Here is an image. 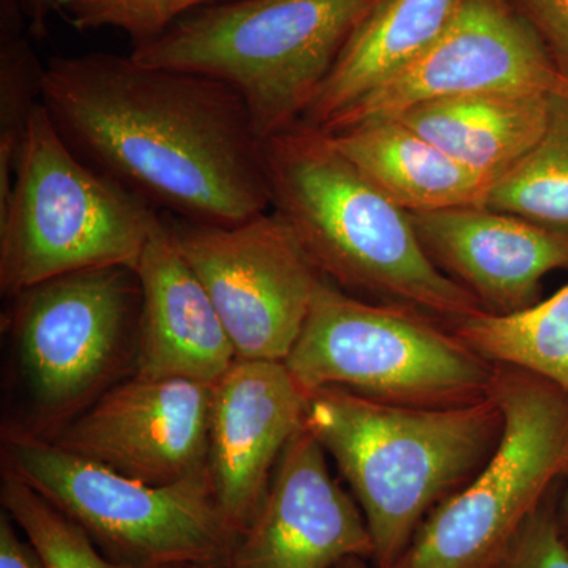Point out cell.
Returning a JSON list of instances; mask_svg holds the SVG:
<instances>
[{
	"mask_svg": "<svg viewBox=\"0 0 568 568\" xmlns=\"http://www.w3.org/2000/svg\"><path fill=\"white\" fill-rule=\"evenodd\" d=\"M496 365L499 446L425 518L392 568H499L526 519L568 480V392L528 369Z\"/></svg>",
	"mask_w": 568,
	"mask_h": 568,
	"instance_id": "8",
	"label": "cell"
},
{
	"mask_svg": "<svg viewBox=\"0 0 568 568\" xmlns=\"http://www.w3.org/2000/svg\"><path fill=\"white\" fill-rule=\"evenodd\" d=\"M568 81V0H510Z\"/></svg>",
	"mask_w": 568,
	"mask_h": 568,
	"instance_id": "26",
	"label": "cell"
},
{
	"mask_svg": "<svg viewBox=\"0 0 568 568\" xmlns=\"http://www.w3.org/2000/svg\"><path fill=\"white\" fill-rule=\"evenodd\" d=\"M454 332L488 361L528 369L568 392V284L517 315L480 313Z\"/></svg>",
	"mask_w": 568,
	"mask_h": 568,
	"instance_id": "20",
	"label": "cell"
},
{
	"mask_svg": "<svg viewBox=\"0 0 568 568\" xmlns=\"http://www.w3.org/2000/svg\"><path fill=\"white\" fill-rule=\"evenodd\" d=\"M28 14L29 36L44 39L48 36V21L55 11V0H24Z\"/></svg>",
	"mask_w": 568,
	"mask_h": 568,
	"instance_id": "28",
	"label": "cell"
},
{
	"mask_svg": "<svg viewBox=\"0 0 568 568\" xmlns=\"http://www.w3.org/2000/svg\"><path fill=\"white\" fill-rule=\"evenodd\" d=\"M387 0H226L186 14L134 61L241 93L263 140L304 119L346 44Z\"/></svg>",
	"mask_w": 568,
	"mask_h": 568,
	"instance_id": "4",
	"label": "cell"
},
{
	"mask_svg": "<svg viewBox=\"0 0 568 568\" xmlns=\"http://www.w3.org/2000/svg\"><path fill=\"white\" fill-rule=\"evenodd\" d=\"M0 568H44L31 541L18 536L17 523L6 510L0 515Z\"/></svg>",
	"mask_w": 568,
	"mask_h": 568,
	"instance_id": "27",
	"label": "cell"
},
{
	"mask_svg": "<svg viewBox=\"0 0 568 568\" xmlns=\"http://www.w3.org/2000/svg\"><path fill=\"white\" fill-rule=\"evenodd\" d=\"M283 364L306 396L342 388L410 407L484 402L491 396L497 366L446 325L355 297L324 276Z\"/></svg>",
	"mask_w": 568,
	"mask_h": 568,
	"instance_id": "6",
	"label": "cell"
},
{
	"mask_svg": "<svg viewBox=\"0 0 568 568\" xmlns=\"http://www.w3.org/2000/svg\"><path fill=\"white\" fill-rule=\"evenodd\" d=\"M162 213L71 151L43 103L29 118L0 203V291L89 268H136Z\"/></svg>",
	"mask_w": 568,
	"mask_h": 568,
	"instance_id": "5",
	"label": "cell"
},
{
	"mask_svg": "<svg viewBox=\"0 0 568 568\" xmlns=\"http://www.w3.org/2000/svg\"><path fill=\"white\" fill-rule=\"evenodd\" d=\"M141 286L134 376L215 384L237 361L207 291L179 252L164 215L136 268Z\"/></svg>",
	"mask_w": 568,
	"mask_h": 568,
	"instance_id": "16",
	"label": "cell"
},
{
	"mask_svg": "<svg viewBox=\"0 0 568 568\" xmlns=\"http://www.w3.org/2000/svg\"><path fill=\"white\" fill-rule=\"evenodd\" d=\"M327 136L377 192L407 213L487 204L493 185L488 178L463 166L396 119Z\"/></svg>",
	"mask_w": 568,
	"mask_h": 568,
	"instance_id": "18",
	"label": "cell"
},
{
	"mask_svg": "<svg viewBox=\"0 0 568 568\" xmlns=\"http://www.w3.org/2000/svg\"><path fill=\"white\" fill-rule=\"evenodd\" d=\"M551 97L532 91L465 93L418 103L395 119L495 183L544 136Z\"/></svg>",
	"mask_w": 568,
	"mask_h": 568,
	"instance_id": "17",
	"label": "cell"
},
{
	"mask_svg": "<svg viewBox=\"0 0 568 568\" xmlns=\"http://www.w3.org/2000/svg\"><path fill=\"white\" fill-rule=\"evenodd\" d=\"M409 215L429 261L488 315L525 312L540 302L545 275L568 271V235L514 213L480 205Z\"/></svg>",
	"mask_w": 568,
	"mask_h": 568,
	"instance_id": "15",
	"label": "cell"
},
{
	"mask_svg": "<svg viewBox=\"0 0 568 568\" xmlns=\"http://www.w3.org/2000/svg\"><path fill=\"white\" fill-rule=\"evenodd\" d=\"M162 568H224L220 566H211V564H181V566H170Z\"/></svg>",
	"mask_w": 568,
	"mask_h": 568,
	"instance_id": "31",
	"label": "cell"
},
{
	"mask_svg": "<svg viewBox=\"0 0 568 568\" xmlns=\"http://www.w3.org/2000/svg\"><path fill=\"white\" fill-rule=\"evenodd\" d=\"M0 499L44 568H123L104 558L84 530L7 469Z\"/></svg>",
	"mask_w": 568,
	"mask_h": 568,
	"instance_id": "23",
	"label": "cell"
},
{
	"mask_svg": "<svg viewBox=\"0 0 568 568\" xmlns=\"http://www.w3.org/2000/svg\"><path fill=\"white\" fill-rule=\"evenodd\" d=\"M458 0H387L354 33L301 122L324 129L414 61L447 24Z\"/></svg>",
	"mask_w": 568,
	"mask_h": 568,
	"instance_id": "19",
	"label": "cell"
},
{
	"mask_svg": "<svg viewBox=\"0 0 568 568\" xmlns=\"http://www.w3.org/2000/svg\"><path fill=\"white\" fill-rule=\"evenodd\" d=\"M556 515H558L560 534H562L564 540H566L568 545V488L566 491L559 493Z\"/></svg>",
	"mask_w": 568,
	"mask_h": 568,
	"instance_id": "29",
	"label": "cell"
},
{
	"mask_svg": "<svg viewBox=\"0 0 568 568\" xmlns=\"http://www.w3.org/2000/svg\"><path fill=\"white\" fill-rule=\"evenodd\" d=\"M213 384L132 376L51 437L63 450L142 484L209 473Z\"/></svg>",
	"mask_w": 568,
	"mask_h": 568,
	"instance_id": "12",
	"label": "cell"
},
{
	"mask_svg": "<svg viewBox=\"0 0 568 568\" xmlns=\"http://www.w3.org/2000/svg\"><path fill=\"white\" fill-rule=\"evenodd\" d=\"M556 487L518 530L499 568H568V545L558 525Z\"/></svg>",
	"mask_w": 568,
	"mask_h": 568,
	"instance_id": "25",
	"label": "cell"
},
{
	"mask_svg": "<svg viewBox=\"0 0 568 568\" xmlns=\"http://www.w3.org/2000/svg\"><path fill=\"white\" fill-rule=\"evenodd\" d=\"M264 162L272 211L339 290L452 331L485 313L429 261L409 213L377 192L327 134L297 122L264 140Z\"/></svg>",
	"mask_w": 568,
	"mask_h": 568,
	"instance_id": "2",
	"label": "cell"
},
{
	"mask_svg": "<svg viewBox=\"0 0 568 568\" xmlns=\"http://www.w3.org/2000/svg\"><path fill=\"white\" fill-rule=\"evenodd\" d=\"M26 29L24 22L0 24V203L9 196L18 152L43 88L44 65Z\"/></svg>",
	"mask_w": 568,
	"mask_h": 568,
	"instance_id": "22",
	"label": "cell"
},
{
	"mask_svg": "<svg viewBox=\"0 0 568 568\" xmlns=\"http://www.w3.org/2000/svg\"><path fill=\"white\" fill-rule=\"evenodd\" d=\"M544 44L510 0H458L439 36L414 61L321 132L398 118L429 100L493 91H566Z\"/></svg>",
	"mask_w": 568,
	"mask_h": 568,
	"instance_id": "11",
	"label": "cell"
},
{
	"mask_svg": "<svg viewBox=\"0 0 568 568\" xmlns=\"http://www.w3.org/2000/svg\"><path fill=\"white\" fill-rule=\"evenodd\" d=\"M220 2L222 0H55V11L80 32L119 29L132 39L134 48L159 39L186 14Z\"/></svg>",
	"mask_w": 568,
	"mask_h": 568,
	"instance_id": "24",
	"label": "cell"
},
{
	"mask_svg": "<svg viewBox=\"0 0 568 568\" xmlns=\"http://www.w3.org/2000/svg\"><path fill=\"white\" fill-rule=\"evenodd\" d=\"M306 399L283 362L237 358L213 384L209 473L237 538L263 506L284 448L305 425Z\"/></svg>",
	"mask_w": 568,
	"mask_h": 568,
	"instance_id": "14",
	"label": "cell"
},
{
	"mask_svg": "<svg viewBox=\"0 0 568 568\" xmlns=\"http://www.w3.org/2000/svg\"><path fill=\"white\" fill-rule=\"evenodd\" d=\"M305 425L364 514L372 562L392 568L425 518L487 466L504 413L493 394L469 406L410 407L323 388L306 399Z\"/></svg>",
	"mask_w": 568,
	"mask_h": 568,
	"instance_id": "3",
	"label": "cell"
},
{
	"mask_svg": "<svg viewBox=\"0 0 568 568\" xmlns=\"http://www.w3.org/2000/svg\"><path fill=\"white\" fill-rule=\"evenodd\" d=\"M3 467L84 530L115 566L226 568L239 540L220 510L211 473L155 487L21 428L7 433Z\"/></svg>",
	"mask_w": 568,
	"mask_h": 568,
	"instance_id": "7",
	"label": "cell"
},
{
	"mask_svg": "<svg viewBox=\"0 0 568 568\" xmlns=\"http://www.w3.org/2000/svg\"><path fill=\"white\" fill-rule=\"evenodd\" d=\"M485 205L568 235V89L552 93L544 136L493 183Z\"/></svg>",
	"mask_w": 568,
	"mask_h": 568,
	"instance_id": "21",
	"label": "cell"
},
{
	"mask_svg": "<svg viewBox=\"0 0 568 568\" xmlns=\"http://www.w3.org/2000/svg\"><path fill=\"white\" fill-rule=\"evenodd\" d=\"M368 559L358 558V556H353V558H347L339 562L335 568H368Z\"/></svg>",
	"mask_w": 568,
	"mask_h": 568,
	"instance_id": "30",
	"label": "cell"
},
{
	"mask_svg": "<svg viewBox=\"0 0 568 568\" xmlns=\"http://www.w3.org/2000/svg\"><path fill=\"white\" fill-rule=\"evenodd\" d=\"M10 328L36 425L44 439L136 364L141 286L133 268H89L11 297ZM22 429V428H21Z\"/></svg>",
	"mask_w": 568,
	"mask_h": 568,
	"instance_id": "9",
	"label": "cell"
},
{
	"mask_svg": "<svg viewBox=\"0 0 568 568\" xmlns=\"http://www.w3.org/2000/svg\"><path fill=\"white\" fill-rule=\"evenodd\" d=\"M325 455L306 425L295 433L226 568H335L353 556L373 560L364 514L332 477Z\"/></svg>",
	"mask_w": 568,
	"mask_h": 568,
	"instance_id": "13",
	"label": "cell"
},
{
	"mask_svg": "<svg viewBox=\"0 0 568 568\" xmlns=\"http://www.w3.org/2000/svg\"><path fill=\"white\" fill-rule=\"evenodd\" d=\"M164 220L207 291L239 361H286L323 276L286 220L272 209L230 226Z\"/></svg>",
	"mask_w": 568,
	"mask_h": 568,
	"instance_id": "10",
	"label": "cell"
},
{
	"mask_svg": "<svg viewBox=\"0 0 568 568\" xmlns=\"http://www.w3.org/2000/svg\"><path fill=\"white\" fill-rule=\"evenodd\" d=\"M41 103L82 162L163 215L230 226L272 209L264 140L226 82L89 52L44 65Z\"/></svg>",
	"mask_w": 568,
	"mask_h": 568,
	"instance_id": "1",
	"label": "cell"
}]
</instances>
